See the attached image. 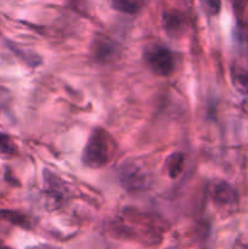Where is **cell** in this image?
Listing matches in <instances>:
<instances>
[{"mask_svg": "<svg viewBox=\"0 0 248 249\" xmlns=\"http://www.w3.org/2000/svg\"><path fill=\"white\" fill-rule=\"evenodd\" d=\"M114 150L116 145L108 131L102 128H96L88 139L83 151L82 160L87 167L99 169L112 160Z\"/></svg>", "mask_w": 248, "mask_h": 249, "instance_id": "1", "label": "cell"}, {"mask_svg": "<svg viewBox=\"0 0 248 249\" xmlns=\"http://www.w3.org/2000/svg\"><path fill=\"white\" fill-rule=\"evenodd\" d=\"M145 61L150 70L157 75L172 74L175 68L174 55L164 45L153 44L145 50Z\"/></svg>", "mask_w": 248, "mask_h": 249, "instance_id": "2", "label": "cell"}, {"mask_svg": "<svg viewBox=\"0 0 248 249\" xmlns=\"http://www.w3.org/2000/svg\"><path fill=\"white\" fill-rule=\"evenodd\" d=\"M119 179L126 190L138 191L142 190L146 184V177L143 170L135 163H126L121 168Z\"/></svg>", "mask_w": 248, "mask_h": 249, "instance_id": "3", "label": "cell"}, {"mask_svg": "<svg viewBox=\"0 0 248 249\" xmlns=\"http://www.w3.org/2000/svg\"><path fill=\"white\" fill-rule=\"evenodd\" d=\"M162 23L164 31L172 36H180L182 33V31H184L185 27H186V21H185L184 14L177 11V10L165 11L162 15Z\"/></svg>", "mask_w": 248, "mask_h": 249, "instance_id": "4", "label": "cell"}, {"mask_svg": "<svg viewBox=\"0 0 248 249\" xmlns=\"http://www.w3.org/2000/svg\"><path fill=\"white\" fill-rule=\"evenodd\" d=\"M44 181H45V190L49 196L56 199H61L66 196L67 189L63 181L49 170H44Z\"/></svg>", "mask_w": 248, "mask_h": 249, "instance_id": "5", "label": "cell"}, {"mask_svg": "<svg viewBox=\"0 0 248 249\" xmlns=\"http://www.w3.org/2000/svg\"><path fill=\"white\" fill-rule=\"evenodd\" d=\"M92 50H94L95 58H97L99 61H102V62L104 61L106 62V61L112 60L113 56L116 55V46L107 38L96 39L94 46H92Z\"/></svg>", "mask_w": 248, "mask_h": 249, "instance_id": "6", "label": "cell"}, {"mask_svg": "<svg viewBox=\"0 0 248 249\" xmlns=\"http://www.w3.org/2000/svg\"><path fill=\"white\" fill-rule=\"evenodd\" d=\"M212 196H213V199L216 203L221 204L231 203L236 199L235 191L228 182H219L218 185H215Z\"/></svg>", "mask_w": 248, "mask_h": 249, "instance_id": "7", "label": "cell"}, {"mask_svg": "<svg viewBox=\"0 0 248 249\" xmlns=\"http://www.w3.org/2000/svg\"><path fill=\"white\" fill-rule=\"evenodd\" d=\"M0 220H5L12 225L18 226V228L31 229V220H29L28 216L16 211L0 209Z\"/></svg>", "mask_w": 248, "mask_h": 249, "instance_id": "8", "label": "cell"}, {"mask_svg": "<svg viewBox=\"0 0 248 249\" xmlns=\"http://www.w3.org/2000/svg\"><path fill=\"white\" fill-rule=\"evenodd\" d=\"M231 82L238 92L248 95V72L243 68L233 66L231 68Z\"/></svg>", "mask_w": 248, "mask_h": 249, "instance_id": "9", "label": "cell"}, {"mask_svg": "<svg viewBox=\"0 0 248 249\" xmlns=\"http://www.w3.org/2000/svg\"><path fill=\"white\" fill-rule=\"evenodd\" d=\"M165 168L170 178L175 179L181 174L184 169V155L181 152H177L170 155L165 160Z\"/></svg>", "mask_w": 248, "mask_h": 249, "instance_id": "10", "label": "cell"}, {"mask_svg": "<svg viewBox=\"0 0 248 249\" xmlns=\"http://www.w3.org/2000/svg\"><path fill=\"white\" fill-rule=\"evenodd\" d=\"M111 2L114 9L125 14H135L141 6V0H111Z\"/></svg>", "mask_w": 248, "mask_h": 249, "instance_id": "11", "label": "cell"}, {"mask_svg": "<svg viewBox=\"0 0 248 249\" xmlns=\"http://www.w3.org/2000/svg\"><path fill=\"white\" fill-rule=\"evenodd\" d=\"M17 146L11 139V136L0 131V156L12 157L16 155Z\"/></svg>", "mask_w": 248, "mask_h": 249, "instance_id": "12", "label": "cell"}, {"mask_svg": "<svg viewBox=\"0 0 248 249\" xmlns=\"http://www.w3.org/2000/svg\"><path fill=\"white\" fill-rule=\"evenodd\" d=\"M203 12L208 16H216L221 10V0H199Z\"/></svg>", "mask_w": 248, "mask_h": 249, "instance_id": "13", "label": "cell"}, {"mask_svg": "<svg viewBox=\"0 0 248 249\" xmlns=\"http://www.w3.org/2000/svg\"><path fill=\"white\" fill-rule=\"evenodd\" d=\"M0 249H12V248L7 247V246H5L4 243H2V242H0Z\"/></svg>", "mask_w": 248, "mask_h": 249, "instance_id": "14", "label": "cell"}]
</instances>
